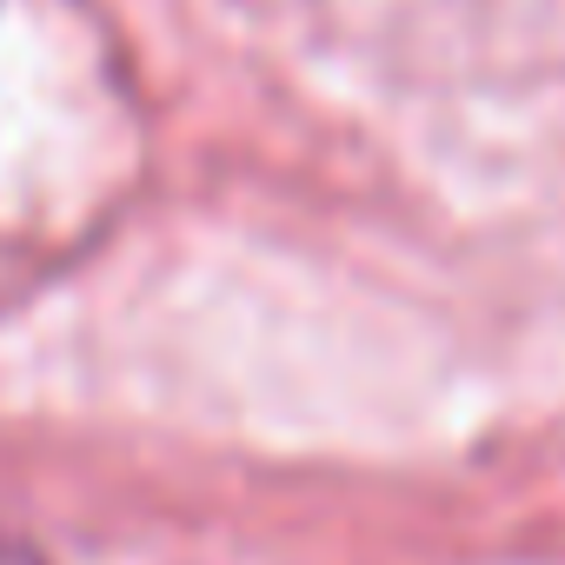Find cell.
I'll list each match as a JSON object with an SVG mask.
<instances>
[{
  "label": "cell",
  "mask_w": 565,
  "mask_h": 565,
  "mask_svg": "<svg viewBox=\"0 0 565 565\" xmlns=\"http://www.w3.org/2000/svg\"><path fill=\"white\" fill-rule=\"evenodd\" d=\"M0 565H41L28 545H14V539H0Z\"/></svg>",
  "instance_id": "1"
}]
</instances>
